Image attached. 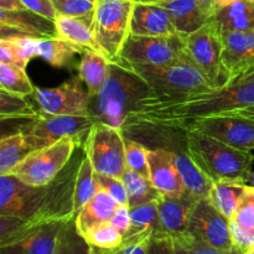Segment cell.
Masks as SVG:
<instances>
[{
  "mask_svg": "<svg viewBox=\"0 0 254 254\" xmlns=\"http://www.w3.org/2000/svg\"><path fill=\"white\" fill-rule=\"evenodd\" d=\"M254 106V72L246 74L210 93L180 101L144 98L127 118L144 119L164 124H185L195 119L218 116Z\"/></svg>",
  "mask_w": 254,
  "mask_h": 254,
  "instance_id": "obj_1",
  "label": "cell"
},
{
  "mask_svg": "<svg viewBox=\"0 0 254 254\" xmlns=\"http://www.w3.org/2000/svg\"><path fill=\"white\" fill-rule=\"evenodd\" d=\"M126 138L139 141L148 149L170 151L186 189L196 197H206L213 183L205 176L191 158L188 149V131L180 126L127 118L122 126Z\"/></svg>",
  "mask_w": 254,
  "mask_h": 254,
  "instance_id": "obj_2",
  "label": "cell"
},
{
  "mask_svg": "<svg viewBox=\"0 0 254 254\" xmlns=\"http://www.w3.org/2000/svg\"><path fill=\"white\" fill-rule=\"evenodd\" d=\"M78 166L67 165L51 184L44 186L36 205L25 218L0 216V245L11 242L41 226L73 220V190Z\"/></svg>",
  "mask_w": 254,
  "mask_h": 254,
  "instance_id": "obj_3",
  "label": "cell"
},
{
  "mask_svg": "<svg viewBox=\"0 0 254 254\" xmlns=\"http://www.w3.org/2000/svg\"><path fill=\"white\" fill-rule=\"evenodd\" d=\"M151 97L145 79L122 60L111 62L109 73L101 92L94 98L92 114L102 123L121 128L141 99Z\"/></svg>",
  "mask_w": 254,
  "mask_h": 254,
  "instance_id": "obj_4",
  "label": "cell"
},
{
  "mask_svg": "<svg viewBox=\"0 0 254 254\" xmlns=\"http://www.w3.org/2000/svg\"><path fill=\"white\" fill-rule=\"evenodd\" d=\"M188 131V149L193 163L215 183L241 181L247 184L252 173V151L241 150L223 144L200 131Z\"/></svg>",
  "mask_w": 254,
  "mask_h": 254,
  "instance_id": "obj_5",
  "label": "cell"
},
{
  "mask_svg": "<svg viewBox=\"0 0 254 254\" xmlns=\"http://www.w3.org/2000/svg\"><path fill=\"white\" fill-rule=\"evenodd\" d=\"M131 67V66H130ZM150 87L154 101H180L215 91L205 74L188 59L166 67H131Z\"/></svg>",
  "mask_w": 254,
  "mask_h": 254,
  "instance_id": "obj_6",
  "label": "cell"
},
{
  "mask_svg": "<svg viewBox=\"0 0 254 254\" xmlns=\"http://www.w3.org/2000/svg\"><path fill=\"white\" fill-rule=\"evenodd\" d=\"M134 0H96L93 32L99 51L111 62L121 60L124 44L130 36Z\"/></svg>",
  "mask_w": 254,
  "mask_h": 254,
  "instance_id": "obj_7",
  "label": "cell"
},
{
  "mask_svg": "<svg viewBox=\"0 0 254 254\" xmlns=\"http://www.w3.org/2000/svg\"><path fill=\"white\" fill-rule=\"evenodd\" d=\"M79 143L81 140L72 136L60 139L35 150L9 174L35 188L49 185L68 165Z\"/></svg>",
  "mask_w": 254,
  "mask_h": 254,
  "instance_id": "obj_8",
  "label": "cell"
},
{
  "mask_svg": "<svg viewBox=\"0 0 254 254\" xmlns=\"http://www.w3.org/2000/svg\"><path fill=\"white\" fill-rule=\"evenodd\" d=\"M185 59L195 64L215 89L228 84V76L222 61L223 40L215 20L184 39Z\"/></svg>",
  "mask_w": 254,
  "mask_h": 254,
  "instance_id": "obj_9",
  "label": "cell"
},
{
  "mask_svg": "<svg viewBox=\"0 0 254 254\" xmlns=\"http://www.w3.org/2000/svg\"><path fill=\"white\" fill-rule=\"evenodd\" d=\"M83 146L97 174L122 178L127 164L126 136L121 128L98 121L87 134Z\"/></svg>",
  "mask_w": 254,
  "mask_h": 254,
  "instance_id": "obj_10",
  "label": "cell"
},
{
  "mask_svg": "<svg viewBox=\"0 0 254 254\" xmlns=\"http://www.w3.org/2000/svg\"><path fill=\"white\" fill-rule=\"evenodd\" d=\"M185 59L180 36L148 37L130 35L121 52V60L131 67H166Z\"/></svg>",
  "mask_w": 254,
  "mask_h": 254,
  "instance_id": "obj_11",
  "label": "cell"
},
{
  "mask_svg": "<svg viewBox=\"0 0 254 254\" xmlns=\"http://www.w3.org/2000/svg\"><path fill=\"white\" fill-rule=\"evenodd\" d=\"M175 126V124H173ZM241 150H254V121L233 113L218 114L180 124Z\"/></svg>",
  "mask_w": 254,
  "mask_h": 254,
  "instance_id": "obj_12",
  "label": "cell"
},
{
  "mask_svg": "<svg viewBox=\"0 0 254 254\" xmlns=\"http://www.w3.org/2000/svg\"><path fill=\"white\" fill-rule=\"evenodd\" d=\"M79 76H73L54 88L35 89L39 111L50 116H89L91 96Z\"/></svg>",
  "mask_w": 254,
  "mask_h": 254,
  "instance_id": "obj_13",
  "label": "cell"
},
{
  "mask_svg": "<svg viewBox=\"0 0 254 254\" xmlns=\"http://www.w3.org/2000/svg\"><path fill=\"white\" fill-rule=\"evenodd\" d=\"M186 233L217 250L226 252L238 250L233 242L230 220L212 205L207 196L198 198L195 203Z\"/></svg>",
  "mask_w": 254,
  "mask_h": 254,
  "instance_id": "obj_14",
  "label": "cell"
},
{
  "mask_svg": "<svg viewBox=\"0 0 254 254\" xmlns=\"http://www.w3.org/2000/svg\"><path fill=\"white\" fill-rule=\"evenodd\" d=\"M98 119L93 116H50L40 112L34 119H29L20 126L19 131L29 135L37 136L50 144L66 136H72L81 140L82 136H87L94 123Z\"/></svg>",
  "mask_w": 254,
  "mask_h": 254,
  "instance_id": "obj_15",
  "label": "cell"
},
{
  "mask_svg": "<svg viewBox=\"0 0 254 254\" xmlns=\"http://www.w3.org/2000/svg\"><path fill=\"white\" fill-rule=\"evenodd\" d=\"M222 61L228 83L254 72V31H236L222 35Z\"/></svg>",
  "mask_w": 254,
  "mask_h": 254,
  "instance_id": "obj_16",
  "label": "cell"
},
{
  "mask_svg": "<svg viewBox=\"0 0 254 254\" xmlns=\"http://www.w3.org/2000/svg\"><path fill=\"white\" fill-rule=\"evenodd\" d=\"M42 188L30 186L11 174L0 175V216L25 218L34 208Z\"/></svg>",
  "mask_w": 254,
  "mask_h": 254,
  "instance_id": "obj_17",
  "label": "cell"
},
{
  "mask_svg": "<svg viewBox=\"0 0 254 254\" xmlns=\"http://www.w3.org/2000/svg\"><path fill=\"white\" fill-rule=\"evenodd\" d=\"M68 222L60 221L31 230L11 242L0 245V254H57L62 231Z\"/></svg>",
  "mask_w": 254,
  "mask_h": 254,
  "instance_id": "obj_18",
  "label": "cell"
},
{
  "mask_svg": "<svg viewBox=\"0 0 254 254\" xmlns=\"http://www.w3.org/2000/svg\"><path fill=\"white\" fill-rule=\"evenodd\" d=\"M0 29L1 35L21 34L39 39L57 37L55 20L47 19L29 9H0Z\"/></svg>",
  "mask_w": 254,
  "mask_h": 254,
  "instance_id": "obj_19",
  "label": "cell"
},
{
  "mask_svg": "<svg viewBox=\"0 0 254 254\" xmlns=\"http://www.w3.org/2000/svg\"><path fill=\"white\" fill-rule=\"evenodd\" d=\"M149 179L160 195L180 196L188 191L170 151L149 149Z\"/></svg>",
  "mask_w": 254,
  "mask_h": 254,
  "instance_id": "obj_20",
  "label": "cell"
},
{
  "mask_svg": "<svg viewBox=\"0 0 254 254\" xmlns=\"http://www.w3.org/2000/svg\"><path fill=\"white\" fill-rule=\"evenodd\" d=\"M170 14L176 32L181 39L190 36L210 21L215 14L202 0H166L159 2Z\"/></svg>",
  "mask_w": 254,
  "mask_h": 254,
  "instance_id": "obj_21",
  "label": "cell"
},
{
  "mask_svg": "<svg viewBox=\"0 0 254 254\" xmlns=\"http://www.w3.org/2000/svg\"><path fill=\"white\" fill-rule=\"evenodd\" d=\"M197 200L198 197L190 191H186L180 196H159L156 205L163 232L170 237L185 233Z\"/></svg>",
  "mask_w": 254,
  "mask_h": 254,
  "instance_id": "obj_22",
  "label": "cell"
},
{
  "mask_svg": "<svg viewBox=\"0 0 254 254\" xmlns=\"http://www.w3.org/2000/svg\"><path fill=\"white\" fill-rule=\"evenodd\" d=\"M130 35L148 37L179 36L170 14L159 4L135 2L130 24Z\"/></svg>",
  "mask_w": 254,
  "mask_h": 254,
  "instance_id": "obj_23",
  "label": "cell"
},
{
  "mask_svg": "<svg viewBox=\"0 0 254 254\" xmlns=\"http://www.w3.org/2000/svg\"><path fill=\"white\" fill-rule=\"evenodd\" d=\"M47 145H50L49 141L19 130L2 135L0 139V175L9 174L30 154Z\"/></svg>",
  "mask_w": 254,
  "mask_h": 254,
  "instance_id": "obj_24",
  "label": "cell"
},
{
  "mask_svg": "<svg viewBox=\"0 0 254 254\" xmlns=\"http://www.w3.org/2000/svg\"><path fill=\"white\" fill-rule=\"evenodd\" d=\"M119 203L109 193L99 189L93 198L87 202L74 217V227L79 236H83L91 228L109 222Z\"/></svg>",
  "mask_w": 254,
  "mask_h": 254,
  "instance_id": "obj_25",
  "label": "cell"
},
{
  "mask_svg": "<svg viewBox=\"0 0 254 254\" xmlns=\"http://www.w3.org/2000/svg\"><path fill=\"white\" fill-rule=\"evenodd\" d=\"M213 20L221 34L236 31H254V0H238L217 10Z\"/></svg>",
  "mask_w": 254,
  "mask_h": 254,
  "instance_id": "obj_26",
  "label": "cell"
},
{
  "mask_svg": "<svg viewBox=\"0 0 254 254\" xmlns=\"http://www.w3.org/2000/svg\"><path fill=\"white\" fill-rule=\"evenodd\" d=\"M109 64L111 61L99 51L86 50L82 55L78 66V76L86 84L91 99L101 92L102 87L106 83L109 73Z\"/></svg>",
  "mask_w": 254,
  "mask_h": 254,
  "instance_id": "obj_27",
  "label": "cell"
},
{
  "mask_svg": "<svg viewBox=\"0 0 254 254\" xmlns=\"http://www.w3.org/2000/svg\"><path fill=\"white\" fill-rule=\"evenodd\" d=\"M129 210H130L131 227L124 236V240L148 241L153 236L165 235L160 225L156 200L131 207Z\"/></svg>",
  "mask_w": 254,
  "mask_h": 254,
  "instance_id": "obj_28",
  "label": "cell"
},
{
  "mask_svg": "<svg viewBox=\"0 0 254 254\" xmlns=\"http://www.w3.org/2000/svg\"><path fill=\"white\" fill-rule=\"evenodd\" d=\"M55 24L59 37L73 42L84 50L99 51L93 32V20L57 15Z\"/></svg>",
  "mask_w": 254,
  "mask_h": 254,
  "instance_id": "obj_29",
  "label": "cell"
},
{
  "mask_svg": "<svg viewBox=\"0 0 254 254\" xmlns=\"http://www.w3.org/2000/svg\"><path fill=\"white\" fill-rule=\"evenodd\" d=\"M246 183L241 181H226V183H215L208 192V200L212 205L228 220L233 218L237 211L238 203L242 197Z\"/></svg>",
  "mask_w": 254,
  "mask_h": 254,
  "instance_id": "obj_30",
  "label": "cell"
},
{
  "mask_svg": "<svg viewBox=\"0 0 254 254\" xmlns=\"http://www.w3.org/2000/svg\"><path fill=\"white\" fill-rule=\"evenodd\" d=\"M84 51L86 50L83 47L57 36L52 39H41L39 57L45 60L52 67L62 68L67 66L77 54H83Z\"/></svg>",
  "mask_w": 254,
  "mask_h": 254,
  "instance_id": "obj_31",
  "label": "cell"
},
{
  "mask_svg": "<svg viewBox=\"0 0 254 254\" xmlns=\"http://www.w3.org/2000/svg\"><path fill=\"white\" fill-rule=\"evenodd\" d=\"M127 192H128V206L129 208L144 205L150 201L158 200L160 192L155 189L151 180L141 174L127 169L122 175Z\"/></svg>",
  "mask_w": 254,
  "mask_h": 254,
  "instance_id": "obj_32",
  "label": "cell"
},
{
  "mask_svg": "<svg viewBox=\"0 0 254 254\" xmlns=\"http://www.w3.org/2000/svg\"><path fill=\"white\" fill-rule=\"evenodd\" d=\"M99 188L96 180V171L87 156L81 160L76 174L73 190V208L77 215L79 210L92 200L98 192Z\"/></svg>",
  "mask_w": 254,
  "mask_h": 254,
  "instance_id": "obj_33",
  "label": "cell"
},
{
  "mask_svg": "<svg viewBox=\"0 0 254 254\" xmlns=\"http://www.w3.org/2000/svg\"><path fill=\"white\" fill-rule=\"evenodd\" d=\"M0 88L22 96H34L36 87L27 77L26 68L0 62Z\"/></svg>",
  "mask_w": 254,
  "mask_h": 254,
  "instance_id": "obj_34",
  "label": "cell"
},
{
  "mask_svg": "<svg viewBox=\"0 0 254 254\" xmlns=\"http://www.w3.org/2000/svg\"><path fill=\"white\" fill-rule=\"evenodd\" d=\"M40 111H35L26 96L11 93L0 88V119H34L39 116Z\"/></svg>",
  "mask_w": 254,
  "mask_h": 254,
  "instance_id": "obj_35",
  "label": "cell"
},
{
  "mask_svg": "<svg viewBox=\"0 0 254 254\" xmlns=\"http://www.w3.org/2000/svg\"><path fill=\"white\" fill-rule=\"evenodd\" d=\"M57 254H112L108 250L92 247L77 233L74 227V218L64 226L60 240Z\"/></svg>",
  "mask_w": 254,
  "mask_h": 254,
  "instance_id": "obj_36",
  "label": "cell"
},
{
  "mask_svg": "<svg viewBox=\"0 0 254 254\" xmlns=\"http://www.w3.org/2000/svg\"><path fill=\"white\" fill-rule=\"evenodd\" d=\"M86 243L92 247L102 250H114L123 243V235L111 225V222L102 223L91 228L82 236Z\"/></svg>",
  "mask_w": 254,
  "mask_h": 254,
  "instance_id": "obj_37",
  "label": "cell"
},
{
  "mask_svg": "<svg viewBox=\"0 0 254 254\" xmlns=\"http://www.w3.org/2000/svg\"><path fill=\"white\" fill-rule=\"evenodd\" d=\"M173 238L174 248L176 254H242L240 250L226 252V251L217 250L215 247L206 245L202 241L197 240L189 233L175 236Z\"/></svg>",
  "mask_w": 254,
  "mask_h": 254,
  "instance_id": "obj_38",
  "label": "cell"
},
{
  "mask_svg": "<svg viewBox=\"0 0 254 254\" xmlns=\"http://www.w3.org/2000/svg\"><path fill=\"white\" fill-rule=\"evenodd\" d=\"M149 149L139 141L126 138V164L127 169L149 178Z\"/></svg>",
  "mask_w": 254,
  "mask_h": 254,
  "instance_id": "obj_39",
  "label": "cell"
},
{
  "mask_svg": "<svg viewBox=\"0 0 254 254\" xmlns=\"http://www.w3.org/2000/svg\"><path fill=\"white\" fill-rule=\"evenodd\" d=\"M57 15L93 20L96 0H51Z\"/></svg>",
  "mask_w": 254,
  "mask_h": 254,
  "instance_id": "obj_40",
  "label": "cell"
},
{
  "mask_svg": "<svg viewBox=\"0 0 254 254\" xmlns=\"http://www.w3.org/2000/svg\"><path fill=\"white\" fill-rule=\"evenodd\" d=\"M233 222L237 223L245 230L251 231L254 233V188L247 185L245 189L240 203H238L237 211H236Z\"/></svg>",
  "mask_w": 254,
  "mask_h": 254,
  "instance_id": "obj_41",
  "label": "cell"
},
{
  "mask_svg": "<svg viewBox=\"0 0 254 254\" xmlns=\"http://www.w3.org/2000/svg\"><path fill=\"white\" fill-rule=\"evenodd\" d=\"M96 180L98 188L109 193L119 205L128 206V192H127L126 185H124L122 178L102 175V174L96 173Z\"/></svg>",
  "mask_w": 254,
  "mask_h": 254,
  "instance_id": "obj_42",
  "label": "cell"
},
{
  "mask_svg": "<svg viewBox=\"0 0 254 254\" xmlns=\"http://www.w3.org/2000/svg\"><path fill=\"white\" fill-rule=\"evenodd\" d=\"M148 254H176L173 238L168 235L153 236L148 243Z\"/></svg>",
  "mask_w": 254,
  "mask_h": 254,
  "instance_id": "obj_43",
  "label": "cell"
},
{
  "mask_svg": "<svg viewBox=\"0 0 254 254\" xmlns=\"http://www.w3.org/2000/svg\"><path fill=\"white\" fill-rule=\"evenodd\" d=\"M111 225L113 226L116 230H118L119 232L124 236L129 232L131 227V218H130V210H129V206L127 205H119V207L117 208V211L114 212L113 217L109 221Z\"/></svg>",
  "mask_w": 254,
  "mask_h": 254,
  "instance_id": "obj_44",
  "label": "cell"
},
{
  "mask_svg": "<svg viewBox=\"0 0 254 254\" xmlns=\"http://www.w3.org/2000/svg\"><path fill=\"white\" fill-rule=\"evenodd\" d=\"M21 2L26 9L37 12L47 19L56 20L57 12L51 0H21Z\"/></svg>",
  "mask_w": 254,
  "mask_h": 254,
  "instance_id": "obj_45",
  "label": "cell"
},
{
  "mask_svg": "<svg viewBox=\"0 0 254 254\" xmlns=\"http://www.w3.org/2000/svg\"><path fill=\"white\" fill-rule=\"evenodd\" d=\"M149 241L150 240H123V243L119 247L108 251L112 254H148Z\"/></svg>",
  "mask_w": 254,
  "mask_h": 254,
  "instance_id": "obj_46",
  "label": "cell"
},
{
  "mask_svg": "<svg viewBox=\"0 0 254 254\" xmlns=\"http://www.w3.org/2000/svg\"><path fill=\"white\" fill-rule=\"evenodd\" d=\"M0 9L4 10H22L26 9L21 0H0Z\"/></svg>",
  "mask_w": 254,
  "mask_h": 254,
  "instance_id": "obj_47",
  "label": "cell"
},
{
  "mask_svg": "<svg viewBox=\"0 0 254 254\" xmlns=\"http://www.w3.org/2000/svg\"><path fill=\"white\" fill-rule=\"evenodd\" d=\"M228 113L238 114V116H243V117H246V118L253 119V121H254V106H252V107H247V108L237 109V111L228 112ZM223 114H225V113H223Z\"/></svg>",
  "mask_w": 254,
  "mask_h": 254,
  "instance_id": "obj_48",
  "label": "cell"
},
{
  "mask_svg": "<svg viewBox=\"0 0 254 254\" xmlns=\"http://www.w3.org/2000/svg\"><path fill=\"white\" fill-rule=\"evenodd\" d=\"M236 1H238V0H216V11L222 9V7L228 6V5L233 4Z\"/></svg>",
  "mask_w": 254,
  "mask_h": 254,
  "instance_id": "obj_49",
  "label": "cell"
},
{
  "mask_svg": "<svg viewBox=\"0 0 254 254\" xmlns=\"http://www.w3.org/2000/svg\"><path fill=\"white\" fill-rule=\"evenodd\" d=\"M202 1L213 14H216V0H202Z\"/></svg>",
  "mask_w": 254,
  "mask_h": 254,
  "instance_id": "obj_50",
  "label": "cell"
},
{
  "mask_svg": "<svg viewBox=\"0 0 254 254\" xmlns=\"http://www.w3.org/2000/svg\"><path fill=\"white\" fill-rule=\"evenodd\" d=\"M135 2H143V4H159V2L166 1V0H134Z\"/></svg>",
  "mask_w": 254,
  "mask_h": 254,
  "instance_id": "obj_51",
  "label": "cell"
},
{
  "mask_svg": "<svg viewBox=\"0 0 254 254\" xmlns=\"http://www.w3.org/2000/svg\"><path fill=\"white\" fill-rule=\"evenodd\" d=\"M247 185H251L254 188V171H252L250 175V178H248V181H247Z\"/></svg>",
  "mask_w": 254,
  "mask_h": 254,
  "instance_id": "obj_52",
  "label": "cell"
},
{
  "mask_svg": "<svg viewBox=\"0 0 254 254\" xmlns=\"http://www.w3.org/2000/svg\"><path fill=\"white\" fill-rule=\"evenodd\" d=\"M243 254H254V245L252 246V247L248 248L247 251H245V252H243Z\"/></svg>",
  "mask_w": 254,
  "mask_h": 254,
  "instance_id": "obj_53",
  "label": "cell"
},
{
  "mask_svg": "<svg viewBox=\"0 0 254 254\" xmlns=\"http://www.w3.org/2000/svg\"><path fill=\"white\" fill-rule=\"evenodd\" d=\"M242 254H243V253H242Z\"/></svg>",
  "mask_w": 254,
  "mask_h": 254,
  "instance_id": "obj_54",
  "label": "cell"
}]
</instances>
